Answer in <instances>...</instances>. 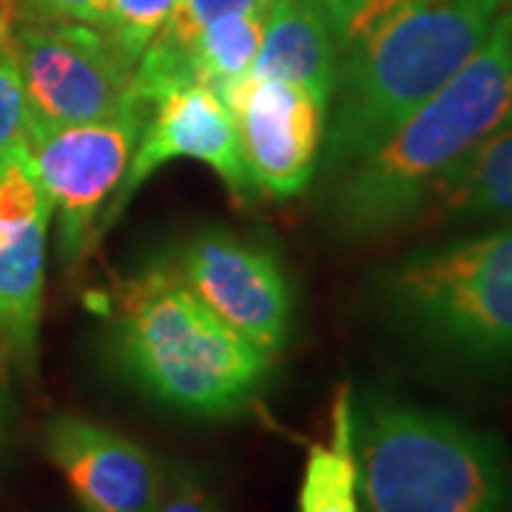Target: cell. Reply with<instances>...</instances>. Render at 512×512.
<instances>
[{
	"mask_svg": "<svg viewBox=\"0 0 512 512\" xmlns=\"http://www.w3.org/2000/svg\"><path fill=\"white\" fill-rule=\"evenodd\" d=\"M171 262L225 325L276 359L291 333L293 293L271 248L228 228H202Z\"/></svg>",
	"mask_w": 512,
	"mask_h": 512,
	"instance_id": "cell-8",
	"label": "cell"
},
{
	"mask_svg": "<svg viewBox=\"0 0 512 512\" xmlns=\"http://www.w3.org/2000/svg\"><path fill=\"white\" fill-rule=\"evenodd\" d=\"M237 128L251 188L288 200L311 183L325 140L328 103L311 89L245 74L220 94Z\"/></svg>",
	"mask_w": 512,
	"mask_h": 512,
	"instance_id": "cell-9",
	"label": "cell"
},
{
	"mask_svg": "<svg viewBox=\"0 0 512 512\" xmlns=\"http://www.w3.org/2000/svg\"><path fill=\"white\" fill-rule=\"evenodd\" d=\"M111 353L148 399L194 419L254 407L274 359L225 325L177 274L154 262L111 293Z\"/></svg>",
	"mask_w": 512,
	"mask_h": 512,
	"instance_id": "cell-3",
	"label": "cell"
},
{
	"mask_svg": "<svg viewBox=\"0 0 512 512\" xmlns=\"http://www.w3.org/2000/svg\"><path fill=\"white\" fill-rule=\"evenodd\" d=\"M157 512H220V504L205 481L180 464L165 473V490Z\"/></svg>",
	"mask_w": 512,
	"mask_h": 512,
	"instance_id": "cell-20",
	"label": "cell"
},
{
	"mask_svg": "<svg viewBox=\"0 0 512 512\" xmlns=\"http://www.w3.org/2000/svg\"><path fill=\"white\" fill-rule=\"evenodd\" d=\"M367 512H512V461L493 433L367 390L353 402Z\"/></svg>",
	"mask_w": 512,
	"mask_h": 512,
	"instance_id": "cell-4",
	"label": "cell"
},
{
	"mask_svg": "<svg viewBox=\"0 0 512 512\" xmlns=\"http://www.w3.org/2000/svg\"><path fill=\"white\" fill-rule=\"evenodd\" d=\"M29 126V106L23 94L15 55L6 49L0 52V154L23 143Z\"/></svg>",
	"mask_w": 512,
	"mask_h": 512,
	"instance_id": "cell-19",
	"label": "cell"
},
{
	"mask_svg": "<svg viewBox=\"0 0 512 512\" xmlns=\"http://www.w3.org/2000/svg\"><path fill=\"white\" fill-rule=\"evenodd\" d=\"M12 23H15V3H12V0H0V52L9 49Z\"/></svg>",
	"mask_w": 512,
	"mask_h": 512,
	"instance_id": "cell-24",
	"label": "cell"
},
{
	"mask_svg": "<svg viewBox=\"0 0 512 512\" xmlns=\"http://www.w3.org/2000/svg\"><path fill=\"white\" fill-rule=\"evenodd\" d=\"M146 103L128 100L109 117L74 126H26L23 146L57 220L63 262H77L94 245V231L146 126Z\"/></svg>",
	"mask_w": 512,
	"mask_h": 512,
	"instance_id": "cell-6",
	"label": "cell"
},
{
	"mask_svg": "<svg viewBox=\"0 0 512 512\" xmlns=\"http://www.w3.org/2000/svg\"><path fill=\"white\" fill-rule=\"evenodd\" d=\"M379 285L390 319L421 348L461 365H512V222L402 256Z\"/></svg>",
	"mask_w": 512,
	"mask_h": 512,
	"instance_id": "cell-5",
	"label": "cell"
},
{
	"mask_svg": "<svg viewBox=\"0 0 512 512\" xmlns=\"http://www.w3.org/2000/svg\"><path fill=\"white\" fill-rule=\"evenodd\" d=\"M15 55L29 126H74L109 117L128 100L131 72L106 32L77 20H15Z\"/></svg>",
	"mask_w": 512,
	"mask_h": 512,
	"instance_id": "cell-7",
	"label": "cell"
},
{
	"mask_svg": "<svg viewBox=\"0 0 512 512\" xmlns=\"http://www.w3.org/2000/svg\"><path fill=\"white\" fill-rule=\"evenodd\" d=\"M325 3V9H328V18L330 26H333V35L345 26V20L353 15V9L359 6V3H365V0H322Z\"/></svg>",
	"mask_w": 512,
	"mask_h": 512,
	"instance_id": "cell-23",
	"label": "cell"
},
{
	"mask_svg": "<svg viewBox=\"0 0 512 512\" xmlns=\"http://www.w3.org/2000/svg\"><path fill=\"white\" fill-rule=\"evenodd\" d=\"M52 205L26 146L0 154V348L35 376Z\"/></svg>",
	"mask_w": 512,
	"mask_h": 512,
	"instance_id": "cell-10",
	"label": "cell"
},
{
	"mask_svg": "<svg viewBox=\"0 0 512 512\" xmlns=\"http://www.w3.org/2000/svg\"><path fill=\"white\" fill-rule=\"evenodd\" d=\"M421 217L430 222H512V123L490 134L441 180Z\"/></svg>",
	"mask_w": 512,
	"mask_h": 512,
	"instance_id": "cell-14",
	"label": "cell"
},
{
	"mask_svg": "<svg viewBox=\"0 0 512 512\" xmlns=\"http://www.w3.org/2000/svg\"><path fill=\"white\" fill-rule=\"evenodd\" d=\"M501 6L504 0L359 3L336 32L330 171H348L439 92L481 49Z\"/></svg>",
	"mask_w": 512,
	"mask_h": 512,
	"instance_id": "cell-1",
	"label": "cell"
},
{
	"mask_svg": "<svg viewBox=\"0 0 512 512\" xmlns=\"http://www.w3.org/2000/svg\"><path fill=\"white\" fill-rule=\"evenodd\" d=\"M177 0H106L100 29L106 32L114 49L126 57L128 66H137L148 43L160 35Z\"/></svg>",
	"mask_w": 512,
	"mask_h": 512,
	"instance_id": "cell-17",
	"label": "cell"
},
{
	"mask_svg": "<svg viewBox=\"0 0 512 512\" xmlns=\"http://www.w3.org/2000/svg\"><path fill=\"white\" fill-rule=\"evenodd\" d=\"M12 362L6 350L0 348V470L6 464L9 441H12V424H15V393H12Z\"/></svg>",
	"mask_w": 512,
	"mask_h": 512,
	"instance_id": "cell-22",
	"label": "cell"
},
{
	"mask_svg": "<svg viewBox=\"0 0 512 512\" xmlns=\"http://www.w3.org/2000/svg\"><path fill=\"white\" fill-rule=\"evenodd\" d=\"M248 74L311 89L330 106L336 92V35L322 0H271L262 46Z\"/></svg>",
	"mask_w": 512,
	"mask_h": 512,
	"instance_id": "cell-13",
	"label": "cell"
},
{
	"mask_svg": "<svg viewBox=\"0 0 512 512\" xmlns=\"http://www.w3.org/2000/svg\"><path fill=\"white\" fill-rule=\"evenodd\" d=\"M271 0H177L171 18L160 29V35L171 37L194 52V40L202 26L222 15H262L268 12Z\"/></svg>",
	"mask_w": 512,
	"mask_h": 512,
	"instance_id": "cell-18",
	"label": "cell"
},
{
	"mask_svg": "<svg viewBox=\"0 0 512 512\" xmlns=\"http://www.w3.org/2000/svg\"><path fill=\"white\" fill-rule=\"evenodd\" d=\"M151 106H154L151 123L143 126L126 177L97 222L94 242L109 234L111 225L123 217L131 197L143 188L157 168H163L171 160H200L208 168H214L237 200L251 191V180L239 151L237 128L231 120V111L225 109L217 94L205 86H183L163 94Z\"/></svg>",
	"mask_w": 512,
	"mask_h": 512,
	"instance_id": "cell-11",
	"label": "cell"
},
{
	"mask_svg": "<svg viewBox=\"0 0 512 512\" xmlns=\"http://www.w3.org/2000/svg\"><path fill=\"white\" fill-rule=\"evenodd\" d=\"M40 447L83 512H157L168 470L143 444L80 413H55Z\"/></svg>",
	"mask_w": 512,
	"mask_h": 512,
	"instance_id": "cell-12",
	"label": "cell"
},
{
	"mask_svg": "<svg viewBox=\"0 0 512 512\" xmlns=\"http://www.w3.org/2000/svg\"><path fill=\"white\" fill-rule=\"evenodd\" d=\"M296 512H359V467L353 453V390L342 384L330 407V441L311 444Z\"/></svg>",
	"mask_w": 512,
	"mask_h": 512,
	"instance_id": "cell-15",
	"label": "cell"
},
{
	"mask_svg": "<svg viewBox=\"0 0 512 512\" xmlns=\"http://www.w3.org/2000/svg\"><path fill=\"white\" fill-rule=\"evenodd\" d=\"M262 26V15H222L202 26L194 40L197 86L220 97L231 83L251 72L262 46Z\"/></svg>",
	"mask_w": 512,
	"mask_h": 512,
	"instance_id": "cell-16",
	"label": "cell"
},
{
	"mask_svg": "<svg viewBox=\"0 0 512 512\" xmlns=\"http://www.w3.org/2000/svg\"><path fill=\"white\" fill-rule=\"evenodd\" d=\"M15 20H77L100 26L106 0H12Z\"/></svg>",
	"mask_w": 512,
	"mask_h": 512,
	"instance_id": "cell-21",
	"label": "cell"
},
{
	"mask_svg": "<svg viewBox=\"0 0 512 512\" xmlns=\"http://www.w3.org/2000/svg\"><path fill=\"white\" fill-rule=\"evenodd\" d=\"M512 123V3L487 40L439 92L330 191V222L348 239H373L419 220L439 183L490 134Z\"/></svg>",
	"mask_w": 512,
	"mask_h": 512,
	"instance_id": "cell-2",
	"label": "cell"
}]
</instances>
